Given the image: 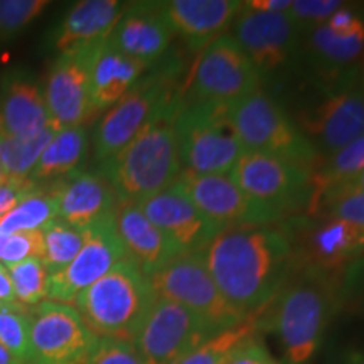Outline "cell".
Returning a JSON list of instances; mask_svg holds the SVG:
<instances>
[{"label":"cell","instance_id":"cell-1","mask_svg":"<svg viewBox=\"0 0 364 364\" xmlns=\"http://www.w3.org/2000/svg\"><path fill=\"white\" fill-rule=\"evenodd\" d=\"M203 257L223 297L243 317L263 311L297 270L284 223L226 228Z\"/></svg>","mask_w":364,"mask_h":364},{"label":"cell","instance_id":"cell-2","mask_svg":"<svg viewBox=\"0 0 364 364\" xmlns=\"http://www.w3.org/2000/svg\"><path fill=\"white\" fill-rule=\"evenodd\" d=\"M334 279L316 268H297L260 311V327L279 336L289 364H306L317 353L336 302Z\"/></svg>","mask_w":364,"mask_h":364},{"label":"cell","instance_id":"cell-3","mask_svg":"<svg viewBox=\"0 0 364 364\" xmlns=\"http://www.w3.org/2000/svg\"><path fill=\"white\" fill-rule=\"evenodd\" d=\"M184 102L159 113L122 152L102 164L100 174L112 184L118 203L139 204L179 179L182 166L174 124Z\"/></svg>","mask_w":364,"mask_h":364},{"label":"cell","instance_id":"cell-4","mask_svg":"<svg viewBox=\"0 0 364 364\" xmlns=\"http://www.w3.org/2000/svg\"><path fill=\"white\" fill-rule=\"evenodd\" d=\"M156 299L149 277L127 257L83 290L75 307L97 338L134 343Z\"/></svg>","mask_w":364,"mask_h":364},{"label":"cell","instance_id":"cell-5","mask_svg":"<svg viewBox=\"0 0 364 364\" xmlns=\"http://www.w3.org/2000/svg\"><path fill=\"white\" fill-rule=\"evenodd\" d=\"M177 65H167L145 76L107 112L93 135L95 157L100 164L122 152L159 113L184 102V91L177 83Z\"/></svg>","mask_w":364,"mask_h":364},{"label":"cell","instance_id":"cell-6","mask_svg":"<svg viewBox=\"0 0 364 364\" xmlns=\"http://www.w3.org/2000/svg\"><path fill=\"white\" fill-rule=\"evenodd\" d=\"M182 171L230 174L245 149L230 118V107L186 100L176 117Z\"/></svg>","mask_w":364,"mask_h":364},{"label":"cell","instance_id":"cell-7","mask_svg":"<svg viewBox=\"0 0 364 364\" xmlns=\"http://www.w3.org/2000/svg\"><path fill=\"white\" fill-rule=\"evenodd\" d=\"M230 118L245 152L284 159L316 172L321 154L262 88L230 107Z\"/></svg>","mask_w":364,"mask_h":364},{"label":"cell","instance_id":"cell-8","mask_svg":"<svg viewBox=\"0 0 364 364\" xmlns=\"http://www.w3.org/2000/svg\"><path fill=\"white\" fill-rule=\"evenodd\" d=\"M157 297L179 304L213 331L231 329L247 317L236 312L213 280L203 253H182L149 277Z\"/></svg>","mask_w":364,"mask_h":364},{"label":"cell","instance_id":"cell-9","mask_svg":"<svg viewBox=\"0 0 364 364\" xmlns=\"http://www.w3.org/2000/svg\"><path fill=\"white\" fill-rule=\"evenodd\" d=\"M314 172L260 152H243L230 177L250 198L270 209L282 221L307 209Z\"/></svg>","mask_w":364,"mask_h":364},{"label":"cell","instance_id":"cell-10","mask_svg":"<svg viewBox=\"0 0 364 364\" xmlns=\"http://www.w3.org/2000/svg\"><path fill=\"white\" fill-rule=\"evenodd\" d=\"M262 88V75L231 34L213 41L196 61L191 102L231 107Z\"/></svg>","mask_w":364,"mask_h":364},{"label":"cell","instance_id":"cell-11","mask_svg":"<svg viewBox=\"0 0 364 364\" xmlns=\"http://www.w3.org/2000/svg\"><path fill=\"white\" fill-rule=\"evenodd\" d=\"M213 336L194 312L157 297L132 344L145 364H179Z\"/></svg>","mask_w":364,"mask_h":364},{"label":"cell","instance_id":"cell-12","mask_svg":"<svg viewBox=\"0 0 364 364\" xmlns=\"http://www.w3.org/2000/svg\"><path fill=\"white\" fill-rule=\"evenodd\" d=\"M31 321L27 364H81L98 338L75 306L44 300L27 307Z\"/></svg>","mask_w":364,"mask_h":364},{"label":"cell","instance_id":"cell-13","mask_svg":"<svg viewBox=\"0 0 364 364\" xmlns=\"http://www.w3.org/2000/svg\"><path fill=\"white\" fill-rule=\"evenodd\" d=\"M194 206L223 230L250 225H277L275 213L245 193L230 174H194L182 171L176 181Z\"/></svg>","mask_w":364,"mask_h":364},{"label":"cell","instance_id":"cell-14","mask_svg":"<svg viewBox=\"0 0 364 364\" xmlns=\"http://www.w3.org/2000/svg\"><path fill=\"white\" fill-rule=\"evenodd\" d=\"M102 44L63 53L54 61L43 91L53 129L80 127L95 115L91 105V68Z\"/></svg>","mask_w":364,"mask_h":364},{"label":"cell","instance_id":"cell-15","mask_svg":"<svg viewBox=\"0 0 364 364\" xmlns=\"http://www.w3.org/2000/svg\"><path fill=\"white\" fill-rule=\"evenodd\" d=\"M294 245L297 268L338 275L364 252V230L336 218H318L285 225Z\"/></svg>","mask_w":364,"mask_h":364},{"label":"cell","instance_id":"cell-16","mask_svg":"<svg viewBox=\"0 0 364 364\" xmlns=\"http://www.w3.org/2000/svg\"><path fill=\"white\" fill-rule=\"evenodd\" d=\"M124 258H127V252L118 238L115 218L86 228L85 245L75 260L61 270L49 273L46 300L73 306L83 290L102 279Z\"/></svg>","mask_w":364,"mask_h":364},{"label":"cell","instance_id":"cell-17","mask_svg":"<svg viewBox=\"0 0 364 364\" xmlns=\"http://www.w3.org/2000/svg\"><path fill=\"white\" fill-rule=\"evenodd\" d=\"M300 29L287 12H258L245 4L233 22V38L252 59L260 75H268L292 61Z\"/></svg>","mask_w":364,"mask_h":364},{"label":"cell","instance_id":"cell-18","mask_svg":"<svg viewBox=\"0 0 364 364\" xmlns=\"http://www.w3.org/2000/svg\"><path fill=\"white\" fill-rule=\"evenodd\" d=\"M139 208L182 253H203L211 240L223 231L221 226L208 220L194 206L176 182L162 193L139 203Z\"/></svg>","mask_w":364,"mask_h":364},{"label":"cell","instance_id":"cell-19","mask_svg":"<svg viewBox=\"0 0 364 364\" xmlns=\"http://www.w3.org/2000/svg\"><path fill=\"white\" fill-rule=\"evenodd\" d=\"M299 129L321 156H334L364 135V95L354 90L329 95L311 113L300 117Z\"/></svg>","mask_w":364,"mask_h":364},{"label":"cell","instance_id":"cell-20","mask_svg":"<svg viewBox=\"0 0 364 364\" xmlns=\"http://www.w3.org/2000/svg\"><path fill=\"white\" fill-rule=\"evenodd\" d=\"M49 189L58 204V220L86 230L115 218L117 194L100 172L78 171L54 181Z\"/></svg>","mask_w":364,"mask_h":364},{"label":"cell","instance_id":"cell-21","mask_svg":"<svg viewBox=\"0 0 364 364\" xmlns=\"http://www.w3.org/2000/svg\"><path fill=\"white\" fill-rule=\"evenodd\" d=\"M174 34L159 2H136L127 6L107 43L125 56L150 66L162 61Z\"/></svg>","mask_w":364,"mask_h":364},{"label":"cell","instance_id":"cell-22","mask_svg":"<svg viewBox=\"0 0 364 364\" xmlns=\"http://www.w3.org/2000/svg\"><path fill=\"white\" fill-rule=\"evenodd\" d=\"M245 2L236 0H169L159 7L176 34L188 48L201 53L213 41L221 38L233 24Z\"/></svg>","mask_w":364,"mask_h":364},{"label":"cell","instance_id":"cell-23","mask_svg":"<svg viewBox=\"0 0 364 364\" xmlns=\"http://www.w3.org/2000/svg\"><path fill=\"white\" fill-rule=\"evenodd\" d=\"M115 228L127 257L147 277L182 255L181 250L144 215L139 204L118 203Z\"/></svg>","mask_w":364,"mask_h":364},{"label":"cell","instance_id":"cell-24","mask_svg":"<svg viewBox=\"0 0 364 364\" xmlns=\"http://www.w3.org/2000/svg\"><path fill=\"white\" fill-rule=\"evenodd\" d=\"M127 4L118 0H83L66 14L58 27L54 48L59 53L105 43L118 21L122 19Z\"/></svg>","mask_w":364,"mask_h":364},{"label":"cell","instance_id":"cell-25","mask_svg":"<svg viewBox=\"0 0 364 364\" xmlns=\"http://www.w3.org/2000/svg\"><path fill=\"white\" fill-rule=\"evenodd\" d=\"M51 127L44 93L33 81L12 78L0 90V134L31 139Z\"/></svg>","mask_w":364,"mask_h":364},{"label":"cell","instance_id":"cell-26","mask_svg":"<svg viewBox=\"0 0 364 364\" xmlns=\"http://www.w3.org/2000/svg\"><path fill=\"white\" fill-rule=\"evenodd\" d=\"M147 65L132 59L105 41L91 68V105L93 112L110 110L142 80Z\"/></svg>","mask_w":364,"mask_h":364},{"label":"cell","instance_id":"cell-27","mask_svg":"<svg viewBox=\"0 0 364 364\" xmlns=\"http://www.w3.org/2000/svg\"><path fill=\"white\" fill-rule=\"evenodd\" d=\"M88 152V132L83 125L58 130L51 142L41 154L31 179L59 181L80 171Z\"/></svg>","mask_w":364,"mask_h":364},{"label":"cell","instance_id":"cell-28","mask_svg":"<svg viewBox=\"0 0 364 364\" xmlns=\"http://www.w3.org/2000/svg\"><path fill=\"white\" fill-rule=\"evenodd\" d=\"M56 132V129L49 127L31 139H14L0 134V162L7 179H31L41 154Z\"/></svg>","mask_w":364,"mask_h":364},{"label":"cell","instance_id":"cell-29","mask_svg":"<svg viewBox=\"0 0 364 364\" xmlns=\"http://www.w3.org/2000/svg\"><path fill=\"white\" fill-rule=\"evenodd\" d=\"M260 329V312L252 314L231 329L218 332L206 343L194 349L184 361L179 364H226L236 349L245 341L255 338Z\"/></svg>","mask_w":364,"mask_h":364},{"label":"cell","instance_id":"cell-30","mask_svg":"<svg viewBox=\"0 0 364 364\" xmlns=\"http://www.w3.org/2000/svg\"><path fill=\"white\" fill-rule=\"evenodd\" d=\"M54 220H58V204L51 189L38 188L0 220V230L9 235L44 230Z\"/></svg>","mask_w":364,"mask_h":364},{"label":"cell","instance_id":"cell-31","mask_svg":"<svg viewBox=\"0 0 364 364\" xmlns=\"http://www.w3.org/2000/svg\"><path fill=\"white\" fill-rule=\"evenodd\" d=\"M44 253L43 262L49 273L61 270L75 260L83 248L86 230L73 226L63 220H54L43 230Z\"/></svg>","mask_w":364,"mask_h":364},{"label":"cell","instance_id":"cell-32","mask_svg":"<svg viewBox=\"0 0 364 364\" xmlns=\"http://www.w3.org/2000/svg\"><path fill=\"white\" fill-rule=\"evenodd\" d=\"M364 171V135L346 145L329 157L324 167H318L314 172V191L312 194L336 188L351 181L353 177L361 174Z\"/></svg>","mask_w":364,"mask_h":364},{"label":"cell","instance_id":"cell-33","mask_svg":"<svg viewBox=\"0 0 364 364\" xmlns=\"http://www.w3.org/2000/svg\"><path fill=\"white\" fill-rule=\"evenodd\" d=\"M17 302L24 307H34L46 300L49 272L41 258H27L7 267Z\"/></svg>","mask_w":364,"mask_h":364},{"label":"cell","instance_id":"cell-34","mask_svg":"<svg viewBox=\"0 0 364 364\" xmlns=\"http://www.w3.org/2000/svg\"><path fill=\"white\" fill-rule=\"evenodd\" d=\"M364 34L338 36L331 33L326 24L311 29V49L314 56L326 63L327 66H341L351 63L361 53Z\"/></svg>","mask_w":364,"mask_h":364},{"label":"cell","instance_id":"cell-35","mask_svg":"<svg viewBox=\"0 0 364 364\" xmlns=\"http://www.w3.org/2000/svg\"><path fill=\"white\" fill-rule=\"evenodd\" d=\"M48 6V0H0V43L21 34Z\"/></svg>","mask_w":364,"mask_h":364},{"label":"cell","instance_id":"cell-36","mask_svg":"<svg viewBox=\"0 0 364 364\" xmlns=\"http://www.w3.org/2000/svg\"><path fill=\"white\" fill-rule=\"evenodd\" d=\"M29 331L27 309L0 314V344L26 364L29 361Z\"/></svg>","mask_w":364,"mask_h":364},{"label":"cell","instance_id":"cell-37","mask_svg":"<svg viewBox=\"0 0 364 364\" xmlns=\"http://www.w3.org/2000/svg\"><path fill=\"white\" fill-rule=\"evenodd\" d=\"M81 364H145L129 341L98 338L97 344Z\"/></svg>","mask_w":364,"mask_h":364},{"label":"cell","instance_id":"cell-38","mask_svg":"<svg viewBox=\"0 0 364 364\" xmlns=\"http://www.w3.org/2000/svg\"><path fill=\"white\" fill-rule=\"evenodd\" d=\"M44 253V235L43 230L34 231H17L11 233L7 238L6 247H4L0 263L2 265H14L27 258H41L43 260Z\"/></svg>","mask_w":364,"mask_h":364},{"label":"cell","instance_id":"cell-39","mask_svg":"<svg viewBox=\"0 0 364 364\" xmlns=\"http://www.w3.org/2000/svg\"><path fill=\"white\" fill-rule=\"evenodd\" d=\"M343 7L339 0H295L289 9V16L299 29H314V27L326 24L327 19L338 9Z\"/></svg>","mask_w":364,"mask_h":364},{"label":"cell","instance_id":"cell-40","mask_svg":"<svg viewBox=\"0 0 364 364\" xmlns=\"http://www.w3.org/2000/svg\"><path fill=\"white\" fill-rule=\"evenodd\" d=\"M39 184L33 179H7L0 184V220L6 218L22 199L38 189Z\"/></svg>","mask_w":364,"mask_h":364},{"label":"cell","instance_id":"cell-41","mask_svg":"<svg viewBox=\"0 0 364 364\" xmlns=\"http://www.w3.org/2000/svg\"><path fill=\"white\" fill-rule=\"evenodd\" d=\"M226 364H279L270 356L265 346L258 343L257 338L245 341L236 351L231 354Z\"/></svg>","mask_w":364,"mask_h":364},{"label":"cell","instance_id":"cell-42","mask_svg":"<svg viewBox=\"0 0 364 364\" xmlns=\"http://www.w3.org/2000/svg\"><path fill=\"white\" fill-rule=\"evenodd\" d=\"M327 29L338 36H356L364 34V22L354 14L351 9L341 7L336 11L326 22Z\"/></svg>","mask_w":364,"mask_h":364},{"label":"cell","instance_id":"cell-43","mask_svg":"<svg viewBox=\"0 0 364 364\" xmlns=\"http://www.w3.org/2000/svg\"><path fill=\"white\" fill-rule=\"evenodd\" d=\"M0 300L7 306H14V307H24L17 302L16 294H14V287L11 282V277H9L7 267L0 263Z\"/></svg>","mask_w":364,"mask_h":364},{"label":"cell","instance_id":"cell-44","mask_svg":"<svg viewBox=\"0 0 364 364\" xmlns=\"http://www.w3.org/2000/svg\"><path fill=\"white\" fill-rule=\"evenodd\" d=\"M248 9L258 12H289L292 2L290 0H252L245 2Z\"/></svg>","mask_w":364,"mask_h":364},{"label":"cell","instance_id":"cell-45","mask_svg":"<svg viewBox=\"0 0 364 364\" xmlns=\"http://www.w3.org/2000/svg\"><path fill=\"white\" fill-rule=\"evenodd\" d=\"M336 188H346V189H351V191H361V193H364V171L361 172V174H358L356 177H353L351 181L344 182V184L341 186H336ZM332 189V188H331ZM327 191V189H326ZM312 198V196H311Z\"/></svg>","mask_w":364,"mask_h":364},{"label":"cell","instance_id":"cell-46","mask_svg":"<svg viewBox=\"0 0 364 364\" xmlns=\"http://www.w3.org/2000/svg\"><path fill=\"white\" fill-rule=\"evenodd\" d=\"M0 364H26V363L21 361L17 356H14L9 349H6L2 344H0Z\"/></svg>","mask_w":364,"mask_h":364},{"label":"cell","instance_id":"cell-47","mask_svg":"<svg viewBox=\"0 0 364 364\" xmlns=\"http://www.w3.org/2000/svg\"><path fill=\"white\" fill-rule=\"evenodd\" d=\"M27 307H14V306H7V304H4L2 300H0V314L6 312V311H24Z\"/></svg>","mask_w":364,"mask_h":364},{"label":"cell","instance_id":"cell-48","mask_svg":"<svg viewBox=\"0 0 364 364\" xmlns=\"http://www.w3.org/2000/svg\"><path fill=\"white\" fill-rule=\"evenodd\" d=\"M7 238H9V233H4V231L0 230V257H2L4 247H6V243H7Z\"/></svg>","mask_w":364,"mask_h":364},{"label":"cell","instance_id":"cell-49","mask_svg":"<svg viewBox=\"0 0 364 364\" xmlns=\"http://www.w3.org/2000/svg\"><path fill=\"white\" fill-rule=\"evenodd\" d=\"M6 181H7V176H6V172H4L2 162H0V184H2V182H6Z\"/></svg>","mask_w":364,"mask_h":364},{"label":"cell","instance_id":"cell-50","mask_svg":"<svg viewBox=\"0 0 364 364\" xmlns=\"http://www.w3.org/2000/svg\"><path fill=\"white\" fill-rule=\"evenodd\" d=\"M356 263H359V268H361V270H364V252H363L361 255H359Z\"/></svg>","mask_w":364,"mask_h":364},{"label":"cell","instance_id":"cell-51","mask_svg":"<svg viewBox=\"0 0 364 364\" xmlns=\"http://www.w3.org/2000/svg\"><path fill=\"white\" fill-rule=\"evenodd\" d=\"M358 364H364V361L363 363H358Z\"/></svg>","mask_w":364,"mask_h":364}]
</instances>
